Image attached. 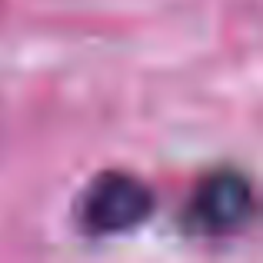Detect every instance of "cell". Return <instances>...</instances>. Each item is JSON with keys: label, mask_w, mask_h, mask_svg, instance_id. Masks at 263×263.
Here are the masks:
<instances>
[{"label": "cell", "mask_w": 263, "mask_h": 263, "mask_svg": "<svg viewBox=\"0 0 263 263\" xmlns=\"http://www.w3.org/2000/svg\"><path fill=\"white\" fill-rule=\"evenodd\" d=\"M157 206L147 180L127 170H103L77 200V223L87 237H120L150 220Z\"/></svg>", "instance_id": "1"}, {"label": "cell", "mask_w": 263, "mask_h": 263, "mask_svg": "<svg viewBox=\"0 0 263 263\" xmlns=\"http://www.w3.org/2000/svg\"><path fill=\"white\" fill-rule=\"evenodd\" d=\"M257 213V193L240 170H213L197 183L183 210V223L197 237H233Z\"/></svg>", "instance_id": "2"}]
</instances>
